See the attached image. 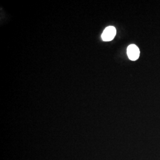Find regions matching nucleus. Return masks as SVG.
Wrapping results in <instances>:
<instances>
[{"instance_id": "f257e3e1", "label": "nucleus", "mask_w": 160, "mask_h": 160, "mask_svg": "<svg viewBox=\"0 0 160 160\" xmlns=\"http://www.w3.org/2000/svg\"><path fill=\"white\" fill-rule=\"evenodd\" d=\"M126 52L129 59L132 61H137L140 57L139 48L135 44H131L128 46Z\"/></svg>"}, {"instance_id": "f03ea898", "label": "nucleus", "mask_w": 160, "mask_h": 160, "mask_svg": "<svg viewBox=\"0 0 160 160\" xmlns=\"http://www.w3.org/2000/svg\"><path fill=\"white\" fill-rule=\"evenodd\" d=\"M116 34V29L114 26H110L104 30L102 34V39L104 42H109L113 40Z\"/></svg>"}]
</instances>
